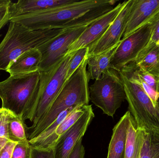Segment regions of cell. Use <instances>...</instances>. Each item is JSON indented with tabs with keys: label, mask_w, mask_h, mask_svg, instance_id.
I'll list each match as a JSON object with an SVG mask.
<instances>
[{
	"label": "cell",
	"mask_w": 159,
	"mask_h": 158,
	"mask_svg": "<svg viewBox=\"0 0 159 158\" xmlns=\"http://www.w3.org/2000/svg\"><path fill=\"white\" fill-rule=\"evenodd\" d=\"M109 0L75 1L53 9L19 16L9 19L33 30L64 29L90 24L112 10Z\"/></svg>",
	"instance_id": "cell-1"
},
{
	"label": "cell",
	"mask_w": 159,
	"mask_h": 158,
	"mask_svg": "<svg viewBox=\"0 0 159 158\" xmlns=\"http://www.w3.org/2000/svg\"><path fill=\"white\" fill-rule=\"evenodd\" d=\"M87 58L66 80L58 95L43 117L34 127L29 128V139H33L41 134L64 110L73 107L89 105L90 80L87 72Z\"/></svg>",
	"instance_id": "cell-2"
},
{
	"label": "cell",
	"mask_w": 159,
	"mask_h": 158,
	"mask_svg": "<svg viewBox=\"0 0 159 158\" xmlns=\"http://www.w3.org/2000/svg\"><path fill=\"white\" fill-rule=\"evenodd\" d=\"M39 70L10 76L0 82L2 108L7 109L25 121L30 119L39 90Z\"/></svg>",
	"instance_id": "cell-3"
},
{
	"label": "cell",
	"mask_w": 159,
	"mask_h": 158,
	"mask_svg": "<svg viewBox=\"0 0 159 158\" xmlns=\"http://www.w3.org/2000/svg\"><path fill=\"white\" fill-rule=\"evenodd\" d=\"M56 28L33 30L10 22L8 30L0 43V70L5 71L9 63L24 52L37 48L63 31Z\"/></svg>",
	"instance_id": "cell-4"
},
{
	"label": "cell",
	"mask_w": 159,
	"mask_h": 158,
	"mask_svg": "<svg viewBox=\"0 0 159 158\" xmlns=\"http://www.w3.org/2000/svg\"><path fill=\"white\" fill-rule=\"evenodd\" d=\"M73 53H68L53 68L40 71V82L34 107L30 121L34 127L50 108L66 81L70 60Z\"/></svg>",
	"instance_id": "cell-5"
},
{
	"label": "cell",
	"mask_w": 159,
	"mask_h": 158,
	"mask_svg": "<svg viewBox=\"0 0 159 158\" xmlns=\"http://www.w3.org/2000/svg\"><path fill=\"white\" fill-rule=\"evenodd\" d=\"M89 99L104 114L113 117L126 100L123 83L118 71L110 68L89 87Z\"/></svg>",
	"instance_id": "cell-6"
},
{
	"label": "cell",
	"mask_w": 159,
	"mask_h": 158,
	"mask_svg": "<svg viewBox=\"0 0 159 158\" xmlns=\"http://www.w3.org/2000/svg\"><path fill=\"white\" fill-rule=\"evenodd\" d=\"M126 94L131 115L138 129L159 131V109L142 87L119 73Z\"/></svg>",
	"instance_id": "cell-7"
},
{
	"label": "cell",
	"mask_w": 159,
	"mask_h": 158,
	"mask_svg": "<svg viewBox=\"0 0 159 158\" xmlns=\"http://www.w3.org/2000/svg\"><path fill=\"white\" fill-rule=\"evenodd\" d=\"M90 24L64 29L58 35L37 47L42 55L39 71H48L58 64L68 53L70 46Z\"/></svg>",
	"instance_id": "cell-8"
},
{
	"label": "cell",
	"mask_w": 159,
	"mask_h": 158,
	"mask_svg": "<svg viewBox=\"0 0 159 158\" xmlns=\"http://www.w3.org/2000/svg\"><path fill=\"white\" fill-rule=\"evenodd\" d=\"M152 25L149 21L145 25L122 39L111 58L110 67L117 71L134 62L148 43L152 34Z\"/></svg>",
	"instance_id": "cell-9"
},
{
	"label": "cell",
	"mask_w": 159,
	"mask_h": 158,
	"mask_svg": "<svg viewBox=\"0 0 159 158\" xmlns=\"http://www.w3.org/2000/svg\"><path fill=\"white\" fill-rule=\"evenodd\" d=\"M134 0L127 1L126 4L106 31L89 47L88 57L108 50L121 41L128 23Z\"/></svg>",
	"instance_id": "cell-10"
},
{
	"label": "cell",
	"mask_w": 159,
	"mask_h": 158,
	"mask_svg": "<svg viewBox=\"0 0 159 158\" xmlns=\"http://www.w3.org/2000/svg\"><path fill=\"white\" fill-rule=\"evenodd\" d=\"M94 117L92 106L87 105L83 115L57 142L54 147L55 158H69L77 143L82 139Z\"/></svg>",
	"instance_id": "cell-11"
},
{
	"label": "cell",
	"mask_w": 159,
	"mask_h": 158,
	"mask_svg": "<svg viewBox=\"0 0 159 158\" xmlns=\"http://www.w3.org/2000/svg\"><path fill=\"white\" fill-rule=\"evenodd\" d=\"M127 1L118 4L111 11L90 24L78 39L71 45L68 53L89 47L104 34L126 4Z\"/></svg>",
	"instance_id": "cell-12"
},
{
	"label": "cell",
	"mask_w": 159,
	"mask_h": 158,
	"mask_svg": "<svg viewBox=\"0 0 159 158\" xmlns=\"http://www.w3.org/2000/svg\"><path fill=\"white\" fill-rule=\"evenodd\" d=\"M159 11V0H134L122 39L149 22Z\"/></svg>",
	"instance_id": "cell-13"
},
{
	"label": "cell",
	"mask_w": 159,
	"mask_h": 158,
	"mask_svg": "<svg viewBox=\"0 0 159 158\" xmlns=\"http://www.w3.org/2000/svg\"><path fill=\"white\" fill-rule=\"evenodd\" d=\"M75 1V0H19L17 2L11 4L9 10L10 19L26 14L49 10L72 3Z\"/></svg>",
	"instance_id": "cell-14"
},
{
	"label": "cell",
	"mask_w": 159,
	"mask_h": 158,
	"mask_svg": "<svg viewBox=\"0 0 159 158\" xmlns=\"http://www.w3.org/2000/svg\"><path fill=\"white\" fill-rule=\"evenodd\" d=\"M131 117L129 111H127L113 128L107 158H125L127 131Z\"/></svg>",
	"instance_id": "cell-15"
},
{
	"label": "cell",
	"mask_w": 159,
	"mask_h": 158,
	"mask_svg": "<svg viewBox=\"0 0 159 158\" xmlns=\"http://www.w3.org/2000/svg\"><path fill=\"white\" fill-rule=\"evenodd\" d=\"M42 55L37 48L28 50L11 61L5 71L10 76L27 74L39 70Z\"/></svg>",
	"instance_id": "cell-16"
},
{
	"label": "cell",
	"mask_w": 159,
	"mask_h": 158,
	"mask_svg": "<svg viewBox=\"0 0 159 158\" xmlns=\"http://www.w3.org/2000/svg\"><path fill=\"white\" fill-rule=\"evenodd\" d=\"M120 43L102 53L88 57L87 72L89 80L99 79L110 68L111 58Z\"/></svg>",
	"instance_id": "cell-17"
},
{
	"label": "cell",
	"mask_w": 159,
	"mask_h": 158,
	"mask_svg": "<svg viewBox=\"0 0 159 158\" xmlns=\"http://www.w3.org/2000/svg\"><path fill=\"white\" fill-rule=\"evenodd\" d=\"M86 105L78 107L58 127L56 130L43 141L31 145L40 148H47L54 147L59 139L83 115L85 112Z\"/></svg>",
	"instance_id": "cell-18"
},
{
	"label": "cell",
	"mask_w": 159,
	"mask_h": 158,
	"mask_svg": "<svg viewBox=\"0 0 159 158\" xmlns=\"http://www.w3.org/2000/svg\"><path fill=\"white\" fill-rule=\"evenodd\" d=\"M143 141V131L138 129L131 116L127 131L125 158H140Z\"/></svg>",
	"instance_id": "cell-19"
},
{
	"label": "cell",
	"mask_w": 159,
	"mask_h": 158,
	"mask_svg": "<svg viewBox=\"0 0 159 158\" xmlns=\"http://www.w3.org/2000/svg\"><path fill=\"white\" fill-rule=\"evenodd\" d=\"M21 117L11 112L8 122V135L9 141L16 143L28 142L27 127Z\"/></svg>",
	"instance_id": "cell-20"
},
{
	"label": "cell",
	"mask_w": 159,
	"mask_h": 158,
	"mask_svg": "<svg viewBox=\"0 0 159 158\" xmlns=\"http://www.w3.org/2000/svg\"><path fill=\"white\" fill-rule=\"evenodd\" d=\"M140 158H159V131L143 130Z\"/></svg>",
	"instance_id": "cell-21"
},
{
	"label": "cell",
	"mask_w": 159,
	"mask_h": 158,
	"mask_svg": "<svg viewBox=\"0 0 159 158\" xmlns=\"http://www.w3.org/2000/svg\"><path fill=\"white\" fill-rule=\"evenodd\" d=\"M136 66L159 78V45L155 47Z\"/></svg>",
	"instance_id": "cell-22"
},
{
	"label": "cell",
	"mask_w": 159,
	"mask_h": 158,
	"mask_svg": "<svg viewBox=\"0 0 159 158\" xmlns=\"http://www.w3.org/2000/svg\"><path fill=\"white\" fill-rule=\"evenodd\" d=\"M150 21L152 25L151 38L146 46L141 51L135 61L133 62L136 65L139 64L155 47L159 45V11Z\"/></svg>",
	"instance_id": "cell-23"
},
{
	"label": "cell",
	"mask_w": 159,
	"mask_h": 158,
	"mask_svg": "<svg viewBox=\"0 0 159 158\" xmlns=\"http://www.w3.org/2000/svg\"><path fill=\"white\" fill-rule=\"evenodd\" d=\"M78 107H73L61 112L60 115L56 119V120L41 134L39 135L35 138L29 140L30 144L31 145H34L49 137L56 130L57 128Z\"/></svg>",
	"instance_id": "cell-24"
},
{
	"label": "cell",
	"mask_w": 159,
	"mask_h": 158,
	"mask_svg": "<svg viewBox=\"0 0 159 158\" xmlns=\"http://www.w3.org/2000/svg\"><path fill=\"white\" fill-rule=\"evenodd\" d=\"M89 47L80 48L73 52V55L70 60L66 74V80L75 72L85 58H88Z\"/></svg>",
	"instance_id": "cell-25"
},
{
	"label": "cell",
	"mask_w": 159,
	"mask_h": 158,
	"mask_svg": "<svg viewBox=\"0 0 159 158\" xmlns=\"http://www.w3.org/2000/svg\"><path fill=\"white\" fill-rule=\"evenodd\" d=\"M11 111L0 108V152L9 142L8 135V122Z\"/></svg>",
	"instance_id": "cell-26"
},
{
	"label": "cell",
	"mask_w": 159,
	"mask_h": 158,
	"mask_svg": "<svg viewBox=\"0 0 159 158\" xmlns=\"http://www.w3.org/2000/svg\"><path fill=\"white\" fill-rule=\"evenodd\" d=\"M135 70L138 76L144 81L146 83L149 87L152 88L156 92L159 94V78H157L140 68L135 64Z\"/></svg>",
	"instance_id": "cell-27"
},
{
	"label": "cell",
	"mask_w": 159,
	"mask_h": 158,
	"mask_svg": "<svg viewBox=\"0 0 159 158\" xmlns=\"http://www.w3.org/2000/svg\"><path fill=\"white\" fill-rule=\"evenodd\" d=\"M31 150L29 141L17 143L13 150L11 158H30Z\"/></svg>",
	"instance_id": "cell-28"
},
{
	"label": "cell",
	"mask_w": 159,
	"mask_h": 158,
	"mask_svg": "<svg viewBox=\"0 0 159 158\" xmlns=\"http://www.w3.org/2000/svg\"><path fill=\"white\" fill-rule=\"evenodd\" d=\"M30 158H55L54 147L44 148L31 145Z\"/></svg>",
	"instance_id": "cell-29"
},
{
	"label": "cell",
	"mask_w": 159,
	"mask_h": 158,
	"mask_svg": "<svg viewBox=\"0 0 159 158\" xmlns=\"http://www.w3.org/2000/svg\"><path fill=\"white\" fill-rule=\"evenodd\" d=\"M12 3L10 0H0V22L10 16L9 10Z\"/></svg>",
	"instance_id": "cell-30"
},
{
	"label": "cell",
	"mask_w": 159,
	"mask_h": 158,
	"mask_svg": "<svg viewBox=\"0 0 159 158\" xmlns=\"http://www.w3.org/2000/svg\"><path fill=\"white\" fill-rule=\"evenodd\" d=\"M85 154V147L82 144V139H81L77 143L69 158H84Z\"/></svg>",
	"instance_id": "cell-31"
},
{
	"label": "cell",
	"mask_w": 159,
	"mask_h": 158,
	"mask_svg": "<svg viewBox=\"0 0 159 158\" xmlns=\"http://www.w3.org/2000/svg\"><path fill=\"white\" fill-rule=\"evenodd\" d=\"M17 143L9 141L0 152V158H11L13 150Z\"/></svg>",
	"instance_id": "cell-32"
},
{
	"label": "cell",
	"mask_w": 159,
	"mask_h": 158,
	"mask_svg": "<svg viewBox=\"0 0 159 158\" xmlns=\"http://www.w3.org/2000/svg\"><path fill=\"white\" fill-rule=\"evenodd\" d=\"M9 19H10V16L7 17L5 19H4L2 21L0 22V30H1V29H2L4 26H5V25L7 24L8 21H9Z\"/></svg>",
	"instance_id": "cell-33"
},
{
	"label": "cell",
	"mask_w": 159,
	"mask_h": 158,
	"mask_svg": "<svg viewBox=\"0 0 159 158\" xmlns=\"http://www.w3.org/2000/svg\"><path fill=\"white\" fill-rule=\"evenodd\" d=\"M157 107L159 109V97L158 98V99L157 100Z\"/></svg>",
	"instance_id": "cell-34"
}]
</instances>
